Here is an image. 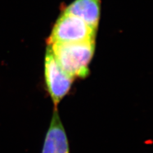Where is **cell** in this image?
<instances>
[{
  "instance_id": "5",
  "label": "cell",
  "mask_w": 153,
  "mask_h": 153,
  "mask_svg": "<svg viewBox=\"0 0 153 153\" xmlns=\"http://www.w3.org/2000/svg\"><path fill=\"white\" fill-rule=\"evenodd\" d=\"M101 10V0H74L66 7L63 12L82 19L97 30Z\"/></svg>"
},
{
  "instance_id": "4",
  "label": "cell",
  "mask_w": 153,
  "mask_h": 153,
  "mask_svg": "<svg viewBox=\"0 0 153 153\" xmlns=\"http://www.w3.org/2000/svg\"><path fill=\"white\" fill-rule=\"evenodd\" d=\"M42 153H70L69 142L57 108H54Z\"/></svg>"
},
{
  "instance_id": "2",
  "label": "cell",
  "mask_w": 153,
  "mask_h": 153,
  "mask_svg": "<svg viewBox=\"0 0 153 153\" xmlns=\"http://www.w3.org/2000/svg\"><path fill=\"white\" fill-rule=\"evenodd\" d=\"M97 30L80 18L62 12L47 40V45L71 44L95 40Z\"/></svg>"
},
{
  "instance_id": "3",
  "label": "cell",
  "mask_w": 153,
  "mask_h": 153,
  "mask_svg": "<svg viewBox=\"0 0 153 153\" xmlns=\"http://www.w3.org/2000/svg\"><path fill=\"white\" fill-rule=\"evenodd\" d=\"M47 89L53 102L54 108L69 92L74 79L67 75L57 63L51 48L47 45L44 63Z\"/></svg>"
},
{
  "instance_id": "1",
  "label": "cell",
  "mask_w": 153,
  "mask_h": 153,
  "mask_svg": "<svg viewBox=\"0 0 153 153\" xmlns=\"http://www.w3.org/2000/svg\"><path fill=\"white\" fill-rule=\"evenodd\" d=\"M47 45L61 69L70 77L74 79L88 75L89 65L94 52V40Z\"/></svg>"
}]
</instances>
